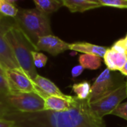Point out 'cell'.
I'll use <instances>...</instances> for the list:
<instances>
[{
  "mask_svg": "<svg viewBox=\"0 0 127 127\" xmlns=\"http://www.w3.org/2000/svg\"><path fill=\"white\" fill-rule=\"evenodd\" d=\"M51 127H106L103 119L92 111L89 99H79L74 96L69 110L63 112L49 111Z\"/></svg>",
  "mask_w": 127,
  "mask_h": 127,
  "instance_id": "cell-1",
  "label": "cell"
},
{
  "mask_svg": "<svg viewBox=\"0 0 127 127\" xmlns=\"http://www.w3.org/2000/svg\"><path fill=\"white\" fill-rule=\"evenodd\" d=\"M14 21L35 49L40 37L52 34L49 14L37 8H19Z\"/></svg>",
  "mask_w": 127,
  "mask_h": 127,
  "instance_id": "cell-2",
  "label": "cell"
},
{
  "mask_svg": "<svg viewBox=\"0 0 127 127\" xmlns=\"http://www.w3.org/2000/svg\"><path fill=\"white\" fill-rule=\"evenodd\" d=\"M4 35L13 50L20 67L34 80L37 76L32 55V52L33 50L36 51L34 46L15 25L14 21Z\"/></svg>",
  "mask_w": 127,
  "mask_h": 127,
  "instance_id": "cell-3",
  "label": "cell"
},
{
  "mask_svg": "<svg viewBox=\"0 0 127 127\" xmlns=\"http://www.w3.org/2000/svg\"><path fill=\"white\" fill-rule=\"evenodd\" d=\"M11 108L24 113L45 111L44 99L37 93L10 92L2 97Z\"/></svg>",
  "mask_w": 127,
  "mask_h": 127,
  "instance_id": "cell-4",
  "label": "cell"
},
{
  "mask_svg": "<svg viewBox=\"0 0 127 127\" xmlns=\"http://www.w3.org/2000/svg\"><path fill=\"white\" fill-rule=\"evenodd\" d=\"M126 97V83L120 84L111 92L98 99L90 102V106L96 117L103 119L104 116L111 114L112 112L121 104V102Z\"/></svg>",
  "mask_w": 127,
  "mask_h": 127,
  "instance_id": "cell-5",
  "label": "cell"
},
{
  "mask_svg": "<svg viewBox=\"0 0 127 127\" xmlns=\"http://www.w3.org/2000/svg\"><path fill=\"white\" fill-rule=\"evenodd\" d=\"M5 78L11 92H34L37 94L35 83L20 67L6 70Z\"/></svg>",
  "mask_w": 127,
  "mask_h": 127,
  "instance_id": "cell-6",
  "label": "cell"
},
{
  "mask_svg": "<svg viewBox=\"0 0 127 127\" xmlns=\"http://www.w3.org/2000/svg\"><path fill=\"white\" fill-rule=\"evenodd\" d=\"M120 85H116V82L113 79L111 70L108 68L105 69L96 79L95 82L91 86L89 102H92L98 99L99 98L115 89Z\"/></svg>",
  "mask_w": 127,
  "mask_h": 127,
  "instance_id": "cell-7",
  "label": "cell"
},
{
  "mask_svg": "<svg viewBox=\"0 0 127 127\" xmlns=\"http://www.w3.org/2000/svg\"><path fill=\"white\" fill-rule=\"evenodd\" d=\"M70 43L59 37L49 34L40 37L36 43V51H44L53 56H56L69 49Z\"/></svg>",
  "mask_w": 127,
  "mask_h": 127,
  "instance_id": "cell-8",
  "label": "cell"
},
{
  "mask_svg": "<svg viewBox=\"0 0 127 127\" xmlns=\"http://www.w3.org/2000/svg\"><path fill=\"white\" fill-rule=\"evenodd\" d=\"M33 81L36 85L37 94L43 98L46 96H54L68 100H73L74 99V96L66 95L62 93L61 90L56 86V85H55V83L42 76L37 74V76L34 78Z\"/></svg>",
  "mask_w": 127,
  "mask_h": 127,
  "instance_id": "cell-9",
  "label": "cell"
},
{
  "mask_svg": "<svg viewBox=\"0 0 127 127\" xmlns=\"http://www.w3.org/2000/svg\"><path fill=\"white\" fill-rule=\"evenodd\" d=\"M5 34H0V65L6 71L20 68L12 49L5 37Z\"/></svg>",
  "mask_w": 127,
  "mask_h": 127,
  "instance_id": "cell-10",
  "label": "cell"
},
{
  "mask_svg": "<svg viewBox=\"0 0 127 127\" xmlns=\"http://www.w3.org/2000/svg\"><path fill=\"white\" fill-rule=\"evenodd\" d=\"M70 12H85L102 7L99 0H61Z\"/></svg>",
  "mask_w": 127,
  "mask_h": 127,
  "instance_id": "cell-11",
  "label": "cell"
},
{
  "mask_svg": "<svg viewBox=\"0 0 127 127\" xmlns=\"http://www.w3.org/2000/svg\"><path fill=\"white\" fill-rule=\"evenodd\" d=\"M103 58L105 64L107 66V68L111 71H120L127 61L126 54L117 52L111 48H108Z\"/></svg>",
  "mask_w": 127,
  "mask_h": 127,
  "instance_id": "cell-12",
  "label": "cell"
},
{
  "mask_svg": "<svg viewBox=\"0 0 127 127\" xmlns=\"http://www.w3.org/2000/svg\"><path fill=\"white\" fill-rule=\"evenodd\" d=\"M45 111L54 112H63L69 110L71 107V103L74 100H68L58 96H46L44 98Z\"/></svg>",
  "mask_w": 127,
  "mask_h": 127,
  "instance_id": "cell-13",
  "label": "cell"
},
{
  "mask_svg": "<svg viewBox=\"0 0 127 127\" xmlns=\"http://www.w3.org/2000/svg\"><path fill=\"white\" fill-rule=\"evenodd\" d=\"M69 49L73 51L82 52L84 54L94 55L100 58H103L108 48L102 46H98L86 42L74 43L70 44Z\"/></svg>",
  "mask_w": 127,
  "mask_h": 127,
  "instance_id": "cell-14",
  "label": "cell"
},
{
  "mask_svg": "<svg viewBox=\"0 0 127 127\" xmlns=\"http://www.w3.org/2000/svg\"><path fill=\"white\" fill-rule=\"evenodd\" d=\"M19 11V8L12 0H0V17L4 19L14 20Z\"/></svg>",
  "mask_w": 127,
  "mask_h": 127,
  "instance_id": "cell-15",
  "label": "cell"
},
{
  "mask_svg": "<svg viewBox=\"0 0 127 127\" xmlns=\"http://www.w3.org/2000/svg\"><path fill=\"white\" fill-rule=\"evenodd\" d=\"M33 2L37 9L49 15L63 6L61 0H33Z\"/></svg>",
  "mask_w": 127,
  "mask_h": 127,
  "instance_id": "cell-16",
  "label": "cell"
},
{
  "mask_svg": "<svg viewBox=\"0 0 127 127\" xmlns=\"http://www.w3.org/2000/svg\"><path fill=\"white\" fill-rule=\"evenodd\" d=\"M79 64L82 65L84 69L96 70L101 66V58L94 55L83 54L79 58Z\"/></svg>",
  "mask_w": 127,
  "mask_h": 127,
  "instance_id": "cell-17",
  "label": "cell"
},
{
  "mask_svg": "<svg viewBox=\"0 0 127 127\" xmlns=\"http://www.w3.org/2000/svg\"><path fill=\"white\" fill-rule=\"evenodd\" d=\"M72 88L73 92L76 94V97L79 99L84 100L89 99L91 92V86L88 82L84 81L76 83L73 85Z\"/></svg>",
  "mask_w": 127,
  "mask_h": 127,
  "instance_id": "cell-18",
  "label": "cell"
},
{
  "mask_svg": "<svg viewBox=\"0 0 127 127\" xmlns=\"http://www.w3.org/2000/svg\"><path fill=\"white\" fill-rule=\"evenodd\" d=\"M32 55L34 67L36 68H42L46 64L48 58L43 53L40 52L38 51L33 50L32 52Z\"/></svg>",
  "mask_w": 127,
  "mask_h": 127,
  "instance_id": "cell-19",
  "label": "cell"
},
{
  "mask_svg": "<svg viewBox=\"0 0 127 127\" xmlns=\"http://www.w3.org/2000/svg\"><path fill=\"white\" fill-rule=\"evenodd\" d=\"M102 6L127 9V0H99Z\"/></svg>",
  "mask_w": 127,
  "mask_h": 127,
  "instance_id": "cell-20",
  "label": "cell"
},
{
  "mask_svg": "<svg viewBox=\"0 0 127 127\" xmlns=\"http://www.w3.org/2000/svg\"><path fill=\"white\" fill-rule=\"evenodd\" d=\"M113 115L120 117L123 119H125L127 120V102L121 103L113 112Z\"/></svg>",
  "mask_w": 127,
  "mask_h": 127,
  "instance_id": "cell-21",
  "label": "cell"
},
{
  "mask_svg": "<svg viewBox=\"0 0 127 127\" xmlns=\"http://www.w3.org/2000/svg\"><path fill=\"white\" fill-rule=\"evenodd\" d=\"M11 92L8 82L4 75L0 74V96L3 97Z\"/></svg>",
  "mask_w": 127,
  "mask_h": 127,
  "instance_id": "cell-22",
  "label": "cell"
},
{
  "mask_svg": "<svg viewBox=\"0 0 127 127\" xmlns=\"http://www.w3.org/2000/svg\"><path fill=\"white\" fill-rule=\"evenodd\" d=\"M111 49H113L114 51L117 52L127 55V47H126V44L124 43L123 38L120 39L119 40L116 41Z\"/></svg>",
  "mask_w": 127,
  "mask_h": 127,
  "instance_id": "cell-23",
  "label": "cell"
},
{
  "mask_svg": "<svg viewBox=\"0 0 127 127\" xmlns=\"http://www.w3.org/2000/svg\"><path fill=\"white\" fill-rule=\"evenodd\" d=\"M11 108L5 102L4 99L0 96V118H4L10 113Z\"/></svg>",
  "mask_w": 127,
  "mask_h": 127,
  "instance_id": "cell-24",
  "label": "cell"
},
{
  "mask_svg": "<svg viewBox=\"0 0 127 127\" xmlns=\"http://www.w3.org/2000/svg\"><path fill=\"white\" fill-rule=\"evenodd\" d=\"M13 23L14 20L4 19L0 17V34H5L10 26L13 24Z\"/></svg>",
  "mask_w": 127,
  "mask_h": 127,
  "instance_id": "cell-25",
  "label": "cell"
},
{
  "mask_svg": "<svg viewBox=\"0 0 127 127\" xmlns=\"http://www.w3.org/2000/svg\"><path fill=\"white\" fill-rule=\"evenodd\" d=\"M16 125L14 120L0 118V127H14Z\"/></svg>",
  "mask_w": 127,
  "mask_h": 127,
  "instance_id": "cell-26",
  "label": "cell"
},
{
  "mask_svg": "<svg viewBox=\"0 0 127 127\" xmlns=\"http://www.w3.org/2000/svg\"><path fill=\"white\" fill-rule=\"evenodd\" d=\"M84 70L85 69H84V67L82 65H80V64L76 65V66H75L72 69V70H71V75H72L73 77H78L79 76H80L83 73V70Z\"/></svg>",
  "mask_w": 127,
  "mask_h": 127,
  "instance_id": "cell-27",
  "label": "cell"
},
{
  "mask_svg": "<svg viewBox=\"0 0 127 127\" xmlns=\"http://www.w3.org/2000/svg\"><path fill=\"white\" fill-rule=\"evenodd\" d=\"M120 72L122 74H123V75H125V76H127V61L126 62V64L123 65V67L120 69Z\"/></svg>",
  "mask_w": 127,
  "mask_h": 127,
  "instance_id": "cell-28",
  "label": "cell"
},
{
  "mask_svg": "<svg viewBox=\"0 0 127 127\" xmlns=\"http://www.w3.org/2000/svg\"><path fill=\"white\" fill-rule=\"evenodd\" d=\"M0 74H2V75H4L5 76V70L3 69V67L0 65Z\"/></svg>",
  "mask_w": 127,
  "mask_h": 127,
  "instance_id": "cell-29",
  "label": "cell"
},
{
  "mask_svg": "<svg viewBox=\"0 0 127 127\" xmlns=\"http://www.w3.org/2000/svg\"><path fill=\"white\" fill-rule=\"evenodd\" d=\"M123 40H124V43H125V44H126V47H127V34H126V37L123 38Z\"/></svg>",
  "mask_w": 127,
  "mask_h": 127,
  "instance_id": "cell-30",
  "label": "cell"
},
{
  "mask_svg": "<svg viewBox=\"0 0 127 127\" xmlns=\"http://www.w3.org/2000/svg\"><path fill=\"white\" fill-rule=\"evenodd\" d=\"M126 94H127V81L126 82Z\"/></svg>",
  "mask_w": 127,
  "mask_h": 127,
  "instance_id": "cell-31",
  "label": "cell"
},
{
  "mask_svg": "<svg viewBox=\"0 0 127 127\" xmlns=\"http://www.w3.org/2000/svg\"><path fill=\"white\" fill-rule=\"evenodd\" d=\"M12 1H13L14 2H15V3H16V2H17V1H19V0H12Z\"/></svg>",
  "mask_w": 127,
  "mask_h": 127,
  "instance_id": "cell-32",
  "label": "cell"
},
{
  "mask_svg": "<svg viewBox=\"0 0 127 127\" xmlns=\"http://www.w3.org/2000/svg\"><path fill=\"white\" fill-rule=\"evenodd\" d=\"M14 127H20V126H16V125H15V126H14Z\"/></svg>",
  "mask_w": 127,
  "mask_h": 127,
  "instance_id": "cell-33",
  "label": "cell"
},
{
  "mask_svg": "<svg viewBox=\"0 0 127 127\" xmlns=\"http://www.w3.org/2000/svg\"></svg>",
  "mask_w": 127,
  "mask_h": 127,
  "instance_id": "cell-34",
  "label": "cell"
}]
</instances>
